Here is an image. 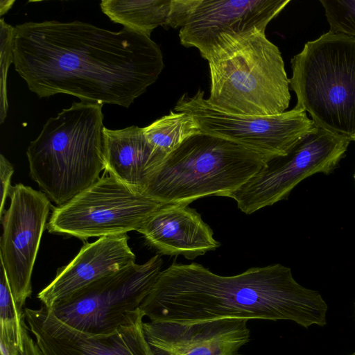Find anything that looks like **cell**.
Listing matches in <instances>:
<instances>
[{
	"label": "cell",
	"instance_id": "6",
	"mask_svg": "<svg viewBox=\"0 0 355 355\" xmlns=\"http://www.w3.org/2000/svg\"><path fill=\"white\" fill-rule=\"evenodd\" d=\"M295 107L316 125L355 141V37L331 31L291 59Z\"/></svg>",
	"mask_w": 355,
	"mask_h": 355
},
{
	"label": "cell",
	"instance_id": "14",
	"mask_svg": "<svg viewBox=\"0 0 355 355\" xmlns=\"http://www.w3.org/2000/svg\"><path fill=\"white\" fill-rule=\"evenodd\" d=\"M248 320L224 318L193 323L143 322L153 355H243L250 340Z\"/></svg>",
	"mask_w": 355,
	"mask_h": 355
},
{
	"label": "cell",
	"instance_id": "2",
	"mask_svg": "<svg viewBox=\"0 0 355 355\" xmlns=\"http://www.w3.org/2000/svg\"><path fill=\"white\" fill-rule=\"evenodd\" d=\"M140 309L152 322L284 320L308 328L327 324L328 306L279 263L221 276L198 263H173L161 271Z\"/></svg>",
	"mask_w": 355,
	"mask_h": 355
},
{
	"label": "cell",
	"instance_id": "16",
	"mask_svg": "<svg viewBox=\"0 0 355 355\" xmlns=\"http://www.w3.org/2000/svg\"><path fill=\"white\" fill-rule=\"evenodd\" d=\"M161 254L193 259L220 243L200 214L187 205H163L137 230Z\"/></svg>",
	"mask_w": 355,
	"mask_h": 355
},
{
	"label": "cell",
	"instance_id": "3",
	"mask_svg": "<svg viewBox=\"0 0 355 355\" xmlns=\"http://www.w3.org/2000/svg\"><path fill=\"white\" fill-rule=\"evenodd\" d=\"M266 29L222 34L202 55L209 63L208 102L225 112L274 116L290 103L289 79L279 48Z\"/></svg>",
	"mask_w": 355,
	"mask_h": 355
},
{
	"label": "cell",
	"instance_id": "18",
	"mask_svg": "<svg viewBox=\"0 0 355 355\" xmlns=\"http://www.w3.org/2000/svg\"><path fill=\"white\" fill-rule=\"evenodd\" d=\"M100 6L113 22L149 36L158 26L174 28V0H103Z\"/></svg>",
	"mask_w": 355,
	"mask_h": 355
},
{
	"label": "cell",
	"instance_id": "10",
	"mask_svg": "<svg viewBox=\"0 0 355 355\" xmlns=\"http://www.w3.org/2000/svg\"><path fill=\"white\" fill-rule=\"evenodd\" d=\"M198 89L195 95L183 94L175 112L193 116L202 132L222 137L261 155L267 162L286 155L297 144L313 132L316 125L302 108L274 116H248L220 110Z\"/></svg>",
	"mask_w": 355,
	"mask_h": 355
},
{
	"label": "cell",
	"instance_id": "13",
	"mask_svg": "<svg viewBox=\"0 0 355 355\" xmlns=\"http://www.w3.org/2000/svg\"><path fill=\"white\" fill-rule=\"evenodd\" d=\"M290 0H185L180 43L203 55L222 34L266 29Z\"/></svg>",
	"mask_w": 355,
	"mask_h": 355
},
{
	"label": "cell",
	"instance_id": "26",
	"mask_svg": "<svg viewBox=\"0 0 355 355\" xmlns=\"http://www.w3.org/2000/svg\"><path fill=\"white\" fill-rule=\"evenodd\" d=\"M350 355H355V353L352 354H350Z\"/></svg>",
	"mask_w": 355,
	"mask_h": 355
},
{
	"label": "cell",
	"instance_id": "9",
	"mask_svg": "<svg viewBox=\"0 0 355 355\" xmlns=\"http://www.w3.org/2000/svg\"><path fill=\"white\" fill-rule=\"evenodd\" d=\"M352 141L316 125L286 155L266 162L263 168L238 190L225 197L251 214L286 199L302 180L318 173H331Z\"/></svg>",
	"mask_w": 355,
	"mask_h": 355
},
{
	"label": "cell",
	"instance_id": "23",
	"mask_svg": "<svg viewBox=\"0 0 355 355\" xmlns=\"http://www.w3.org/2000/svg\"><path fill=\"white\" fill-rule=\"evenodd\" d=\"M14 168L10 162L3 156H0V179H1V207L0 218L2 217L7 198L10 196L12 189L11 178Z\"/></svg>",
	"mask_w": 355,
	"mask_h": 355
},
{
	"label": "cell",
	"instance_id": "12",
	"mask_svg": "<svg viewBox=\"0 0 355 355\" xmlns=\"http://www.w3.org/2000/svg\"><path fill=\"white\" fill-rule=\"evenodd\" d=\"M24 311L42 355H153L144 336L143 318L109 334H92L65 324L44 305Z\"/></svg>",
	"mask_w": 355,
	"mask_h": 355
},
{
	"label": "cell",
	"instance_id": "1",
	"mask_svg": "<svg viewBox=\"0 0 355 355\" xmlns=\"http://www.w3.org/2000/svg\"><path fill=\"white\" fill-rule=\"evenodd\" d=\"M13 63L40 98L66 94L127 108L164 67L162 51L150 36L80 21L17 25Z\"/></svg>",
	"mask_w": 355,
	"mask_h": 355
},
{
	"label": "cell",
	"instance_id": "17",
	"mask_svg": "<svg viewBox=\"0 0 355 355\" xmlns=\"http://www.w3.org/2000/svg\"><path fill=\"white\" fill-rule=\"evenodd\" d=\"M103 132L105 171L141 192L149 175L166 155L148 142L143 128L132 125L110 130L104 127Z\"/></svg>",
	"mask_w": 355,
	"mask_h": 355
},
{
	"label": "cell",
	"instance_id": "8",
	"mask_svg": "<svg viewBox=\"0 0 355 355\" xmlns=\"http://www.w3.org/2000/svg\"><path fill=\"white\" fill-rule=\"evenodd\" d=\"M105 171L68 202L55 207L46 228L50 233L82 240L137 231L163 204Z\"/></svg>",
	"mask_w": 355,
	"mask_h": 355
},
{
	"label": "cell",
	"instance_id": "19",
	"mask_svg": "<svg viewBox=\"0 0 355 355\" xmlns=\"http://www.w3.org/2000/svg\"><path fill=\"white\" fill-rule=\"evenodd\" d=\"M143 130L148 142L166 155L202 132L193 116L173 111L143 128Z\"/></svg>",
	"mask_w": 355,
	"mask_h": 355
},
{
	"label": "cell",
	"instance_id": "24",
	"mask_svg": "<svg viewBox=\"0 0 355 355\" xmlns=\"http://www.w3.org/2000/svg\"><path fill=\"white\" fill-rule=\"evenodd\" d=\"M17 355H42L35 340L28 334L27 322L23 329V348Z\"/></svg>",
	"mask_w": 355,
	"mask_h": 355
},
{
	"label": "cell",
	"instance_id": "22",
	"mask_svg": "<svg viewBox=\"0 0 355 355\" xmlns=\"http://www.w3.org/2000/svg\"><path fill=\"white\" fill-rule=\"evenodd\" d=\"M329 31L355 37V1L320 0Z\"/></svg>",
	"mask_w": 355,
	"mask_h": 355
},
{
	"label": "cell",
	"instance_id": "21",
	"mask_svg": "<svg viewBox=\"0 0 355 355\" xmlns=\"http://www.w3.org/2000/svg\"><path fill=\"white\" fill-rule=\"evenodd\" d=\"M15 35V26L7 24L1 17L0 20V123L1 124L6 118L8 108L7 76L10 65L14 61Z\"/></svg>",
	"mask_w": 355,
	"mask_h": 355
},
{
	"label": "cell",
	"instance_id": "27",
	"mask_svg": "<svg viewBox=\"0 0 355 355\" xmlns=\"http://www.w3.org/2000/svg\"><path fill=\"white\" fill-rule=\"evenodd\" d=\"M354 180H355V173H354Z\"/></svg>",
	"mask_w": 355,
	"mask_h": 355
},
{
	"label": "cell",
	"instance_id": "5",
	"mask_svg": "<svg viewBox=\"0 0 355 355\" xmlns=\"http://www.w3.org/2000/svg\"><path fill=\"white\" fill-rule=\"evenodd\" d=\"M257 152L201 132L166 156L149 175L142 193L163 205H187L225 196L241 188L265 166Z\"/></svg>",
	"mask_w": 355,
	"mask_h": 355
},
{
	"label": "cell",
	"instance_id": "7",
	"mask_svg": "<svg viewBox=\"0 0 355 355\" xmlns=\"http://www.w3.org/2000/svg\"><path fill=\"white\" fill-rule=\"evenodd\" d=\"M162 264L159 254L143 264L135 263L49 309L65 324L87 334H109L131 325L144 317L140 306L155 284Z\"/></svg>",
	"mask_w": 355,
	"mask_h": 355
},
{
	"label": "cell",
	"instance_id": "11",
	"mask_svg": "<svg viewBox=\"0 0 355 355\" xmlns=\"http://www.w3.org/2000/svg\"><path fill=\"white\" fill-rule=\"evenodd\" d=\"M10 205L0 218V259L17 306L32 293L31 278L51 204L47 196L23 184L12 187Z\"/></svg>",
	"mask_w": 355,
	"mask_h": 355
},
{
	"label": "cell",
	"instance_id": "4",
	"mask_svg": "<svg viewBox=\"0 0 355 355\" xmlns=\"http://www.w3.org/2000/svg\"><path fill=\"white\" fill-rule=\"evenodd\" d=\"M102 107L73 102L49 119L27 148L31 178L58 206L92 185L105 170Z\"/></svg>",
	"mask_w": 355,
	"mask_h": 355
},
{
	"label": "cell",
	"instance_id": "20",
	"mask_svg": "<svg viewBox=\"0 0 355 355\" xmlns=\"http://www.w3.org/2000/svg\"><path fill=\"white\" fill-rule=\"evenodd\" d=\"M1 355H16L23 348L24 309L16 304L5 270L0 263Z\"/></svg>",
	"mask_w": 355,
	"mask_h": 355
},
{
	"label": "cell",
	"instance_id": "25",
	"mask_svg": "<svg viewBox=\"0 0 355 355\" xmlns=\"http://www.w3.org/2000/svg\"><path fill=\"white\" fill-rule=\"evenodd\" d=\"M15 3L14 0H1L0 1V15L2 16L6 13Z\"/></svg>",
	"mask_w": 355,
	"mask_h": 355
},
{
	"label": "cell",
	"instance_id": "15",
	"mask_svg": "<svg viewBox=\"0 0 355 355\" xmlns=\"http://www.w3.org/2000/svg\"><path fill=\"white\" fill-rule=\"evenodd\" d=\"M127 234L103 236L85 243L66 266L60 268L53 280L37 295L42 305L51 309L56 304L89 284L135 263Z\"/></svg>",
	"mask_w": 355,
	"mask_h": 355
}]
</instances>
